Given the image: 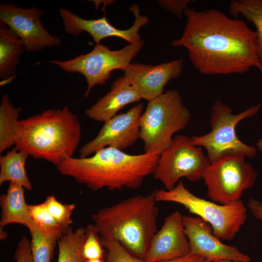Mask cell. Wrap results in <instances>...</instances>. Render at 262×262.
Here are the masks:
<instances>
[{"mask_svg":"<svg viewBox=\"0 0 262 262\" xmlns=\"http://www.w3.org/2000/svg\"><path fill=\"white\" fill-rule=\"evenodd\" d=\"M181 36L172 42L183 47L192 65L204 75L243 74L255 67L262 73L256 34L243 20L215 9L187 8Z\"/></svg>","mask_w":262,"mask_h":262,"instance_id":"1","label":"cell"},{"mask_svg":"<svg viewBox=\"0 0 262 262\" xmlns=\"http://www.w3.org/2000/svg\"><path fill=\"white\" fill-rule=\"evenodd\" d=\"M159 156L156 153L131 155L108 147L91 157H68L56 168L62 175L71 177L95 191L103 188L136 189L146 177L153 174Z\"/></svg>","mask_w":262,"mask_h":262,"instance_id":"2","label":"cell"},{"mask_svg":"<svg viewBox=\"0 0 262 262\" xmlns=\"http://www.w3.org/2000/svg\"><path fill=\"white\" fill-rule=\"evenodd\" d=\"M77 115L65 106L19 120L15 147L56 166L73 157L81 139Z\"/></svg>","mask_w":262,"mask_h":262,"instance_id":"3","label":"cell"},{"mask_svg":"<svg viewBox=\"0 0 262 262\" xmlns=\"http://www.w3.org/2000/svg\"><path fill=\"white\" fill-rule=\"evenodd\" d=\"M156 203L153 192L129 197L93 214V224L101 237L116 240L133 255L144 260L157 231Z\"/></svg>","mask_w":262,"mask_h":262,"instance_id":"4","label":"cell"},{"mask_svg":"<svg viewBox=\"0 0 262 262\" xmlns=\"http://www.w3.org/2000/svg\"><path fill=\"white\" fill-rule=\"evenodd\" d=\"M261 108L258 104L237 114L230 107L217 99L211 107V131L205 134L190 137L195 146L204 147L210 164L229 157L253 158L257 148L246 145L238 137L236 128L242 120L256 115Z\"/></svg>","mask_w":262,"mask_h":262,"instance_id":"5","label":"cell"},{"mask_svg":"<svg viewBox=\"0 0 262 262\" xmlns=\"http://www.w3.org/2000/svg\"><path fill=\"white\" fill-rule=\"evenodd\" d=\"M191 118L177 90H167L148 101L140 118V138L145 153L160 155L171 143L173 135L184 129Z\"/></svg>","mask_w":262,"mask_h":262,"instance_id":"6","label":"cell"},{"mask_svg":"<svg viewBox=\"0 0 262 262\" xmlns=\"http://www.w3.org/2000/svg\"><path fill=\"white\" fill-rule=\"evenodd\" d=\"M158 202H171L184 207L208 223L213 234L221 240H232L246 220L247 208L241 200L226 205L196 196L179 181L171 190L153 191Z\"/></svg>","mask_w":262,"mask_h":262,"instance_id":"7","label":"cell"},{"mask_svg":"<svg viewBox=\"0 0 262 262\" xmlns=\"http://www.w3.org/2000/svg\"><path fill=\"white\" fill-rule=\"evenodd\" d=\"M144 43L143 41L130 43L115 50L100 43L96 44L93 49L86 54L71 59L51 60L49 62L65 72L78 73L84 76L87 86L84 97L87 98L95 85H104L111 78L113 70L124 71L127 68L142 49Z\"/></svg>","mask_w":262,"mask_h":262,"instance_id":"8","label":"cell"},{"mask_svg":"<svg viewBox=\"0 0 262 262\" xmlns=\"http://www.w3.org/2000/svg\"><path fill=\"white\" fill-rule=\"evenodd\" d=\"M210 164L201 147L194 145L186 135H178L160 154L153 175L170 190L182 178L199 180Z\"/></svg>","mask_w":262,"mask_h":262,"instance_id":"9","label":"cell"},{"mask_svg":"<svg viewBox=\"0 0 262 262\" xmlns=\"http://www.w3.org/2000/svg\"><path fill=\"white\" fill-rule=\"evenodd\" d=\"M257 173L241 157H229L210 164L202 179L213 201L226 205L241 200L244 191L255 183Z\"/></svg>","mask_w":262,"mask_h":262,"instance_id":"10","label":"cell"},{"mask_svg":"<svg viewBox=\"0 0 262 262\" xmlns=\"http://www.w3.org/2000/svg\"><path fill=\"white\" fill-rule=\"evenodd\" d=\"M45 12L36 7H19L13 3L0 5V24L6 25L22 41L25 50L34 52L44 49L59 46L62 39L49 33L41 18Z\"/></svg>","mask_w":262,"mask_h":262,"instance_id":"11","label":"cell"},{"mask_svg":"<svg viewBox=\"0 0 262 262\" xmlns=\"http://www.w3.org/2000/svg\"><path fill=\"white\" fill-rule=\"evenodd\" d=\"M143 109V104L138 103L127 112L116 115L104 122L97 136L80 148L79 157H88L106 147L122 150L131 147L140 138Z\"/></svg>","mask_w":262,"mask_h":262,"instance_id":"12","label":"cell"},{"mask_svg":"<svg viewBox=\"0 0 262 262\" xmlns=\"http://www.w3.org/2000/svg\"><path fill=\"white\" fill-rule=\"evenodd\" d=\"M133 15V24L129 29H119L112 25L105 16L98 19H86L79 16L70 10L61 8L60 15L62 19L64 30L67 34L77 35L83 32L88 33L96 44L108 37H116L128 41L129 44L136 43L141 40L140 29L149 22V18L140 13L138 5L133 4L129 9Z\"/></svg>","mask_w":262,"mask_h":262,"instance_id":"13","label":"cell"},{"mask_svg":"<svg viewBox=\"0 0 262 262\" xmlns=\"http://www.w3.org/2000/svg\"><path fill=\"white\" fill-rule=\"evenodd\" d=\"M182 224L188 238L190 252L205 258L234 262H249L250 258L237 247L226 245L213 233L211 226L198 216H182Z\"/></svg>","mask_w":262,"mask_h":262,"instance_id":"14","label":"cell"},{"mask_svg":"<svg viewBox=\"0 0 262 262\" xmlns=\"http://www.w3.org/2000/svg\"><path fill=\"white\" fill-rule=\"evenodd\" d=\"M183 66L182 58L156 66L132 63L123 71L124 76L142 98L149 101L164 93L165 85L180 75Z\"/></svg>","mask_w":262,"mask_h":262,"instance_id":"15","label":"cell"},{"mask_svg":"<svg viewBox=\"0 0 262 262\" xmlns=\"http://www.w3.org/2000/svg\"><path fill=\"white\" fill-rule=\"evenodd\" d=\"M190 252L182 216L179 211L167 216L161 228L153 236L145 260L161 262L178 258Z\"/></svg>","mask_w":262,"mask_h":262,"instance_id":"16","label":"cell"},{"mask_svg":"<svg viewBox=\"0 0 262 262\" xmlns=\"http://www.w3.org/2000/svg\"><path fill=\"white\" fill-rule=\"evenodd\" d=\"M141 99L138 91L123 76L115 80L110 90L86 110L85 114L92 120L104 122L126 105Z\"/></svg>","mask_w":262,"mask_h":262,"instance_id":"17","label":"cell"},{"mask_svg":"<svg viewBox=\"0 0 262 262\" xmlns=\"http://www.w3.org/2000/svg\"><path fill=\"white\" fill-rule=\"evenodd\" d=\"M24 189L16 183L9 182L6 193L1 195V227L13 223L27 227L32 222L29 205L27 204L24 196Z\"/></svg>","mask_w":262,"mask_h":262,"instance_id":"18","label":"cell"},{"mask_svg":"<svg viewBox=\"0 0 262 262\" xmlns=\"http://www.w3.org/2000/svg\"><path fill=\"white\" fill-rule=\"evenodd\" d=\"M24 50L20 39L6 25L0 24V78L2 82L14 78Z\"/></svg>","mask_w":262,"mask_h":262,"instance_id":"19","label":"cell"},{"mask_svg":"<svg viewBox=\"0 0 262 262\" xmlns=\"http://www.w3.org/2000/svg\"><path fill=\"white\" fill-rule=\"evenodd\" d=\"M29 155L16 147L0 157V185L6 181L16 183L27 190L32 185L26 170V160Z\"/></svg>","mask_w":262,"mask_h":262,"instance_id":"20","label":"cell"},{"mask_svg":"<svg viewBox=\"0 0 262 262\" xmlns=\"http://www.w3.org/2000/svg\"><path fill=\"white\" fill-rule=\"evenodd\" d=\"M20 107H16L5 94L0 99V153L14 145L21 112Z\"/></svg>","mask_w":262,"mask_h":262,"instance_id":"21","label":"cell"},{"mask_svg":"<svg viewBox=\"0 0 262 262\" xmlns=\"http://www.w3.org/2000/svg\"><path fill=\"white\" fill-rule=\"evenodd\" d=\"M229 12L234 18L241 16L255 26L257 53L262 64V0H231Z\"/></svg>","mask_w":262,"mask_h":262,"instance_id":"22","label":"cell"},{"mask_svg":"<svg viewBox=\"0 0 262 262\" xmlns=\"http://www.w3.org/2000/svg\"><path fill=\"white\" fill-rule=\"evenodd\" d=\"M27 228L31 236L30 242L33 262H50L56 243L64 233L43 231L33 220Z\"/></svg>","mask_w":262,"mask_h":262,"instance_id":"23","label":"cell"},{"mask_svg":"<svg viewBox=\"0 0 262 262\" xmlns=\"http://www.w3.org/2000/svg\"><path fill=\"white\" fill-rule=\"evenodd\" d=\"M85 237V228H79L73 230L70 227L58 240L57 262H82Z\"/></svg>","mask_w":262,"mask_h":262,"instance_id":"24","label":"cell"},{"mask_svg":"<svg viewBox=\"0 0 262 262\" xmlns=\"http://www.w3.org/2000/svg\"><path fill=\"white\" fill-rule=\"evenodd\" d=\"M32 219L34 224L41 230L48 232L65 233L68 229L61 226L49 213L44 202L29 205Z\"/></svg>","mask_w":262,"mask_h":262,"instance_id":"25","label":"cell"},{"mask_svg":"<svg viewBox=\"0 0 262 262\" xmlns=\"http://www.w3.org/2000/svg\"><path fill=\"white\" fill-rule=\"evenodd\" d=\"M44 202L49 213L61 226L66 229L70 227L73 223L71 216L76 207L74 204H63L53 195L48 196Z\"/></svg>","mask_w":262,"mask_h":262,"instance_id":"26","label":"cell"},{"mask_svg":"<svg viewBox=\"0 0 262 262\" xmlns=\"http://www.w3.org/2000/svg\"><path fill=\"white\" fill-rule=\"evenodd\" d=\"M101 245L106 250V262H148L131 254L119 242L101 237Z\"/></svg>","mask_w":262,"mask_h":262,"instance_id":"27","label":"cell"},{"mask_svg":"<svg viewBox=\"0 0 262 262\" xmlns=\"http://www.w3.org/2000/svg\"><path fill=\"white\" fill-rule=\"evenodd\" d=\"M85 229L86 237L82 254L83 260L103 259L104 250L95 226L94 224H89Z\"/></svg>","mask_w":262,"mask_h":262,"instance_id":"28","label":"cell"},{"mask_svg":"<svg viewBox=\"0 0 262 262\" xmlns=\"http://www.w3.org/2000/svg\"><path fill=\"white\" fill-rule=\"evenodd\" d=\"M159 5L167 11L172 13L178 18H180L184 11L188 7L190 0H159Z\"/></svg>","mask_w":262,"mask_h":262,"instance_id":"29","label":"cell"},{"mask_svg":"<svg viewBox=\"0 0 262 262\" xmlns=\"http://www.w3.org/2000/svg\"><path fill=\"white\" fill-rule=\"evenodd\" d=\"M16 262H33L31 242L23 236L17 245L14 257Z\"/></svg>","mask_w":262,"mask_h":262,"instance_id":"30","label":"cell"},{"mask_svg":"<svg viewBox=\"0 0 262 262\" xmlns=\"http://www.w3.org/2000/svg\"><path fill=\"white\" fill-rule=\"evenodd\" d=\"M247 205L253 215L256 219L262 221V203L250 197Z\"/></svg>","mask_w":262,"mask_h":262,"instance_id":"31","label":"cell"},{"mask_svg":"<svg viewBox=\"0 0 262 262\" xmlns=\"http://www.w3.org/2000/svg\"><path fill=\"white\" fill-rule=\"evenodd\" d=\"M161 262H208V261L200 255L190 252L182 257Z\"/></svg>","mask_w":262,"mask_h":262,"instance_id":"32","label":"cell"},{"mask_svg":"<svg viewBox=\"0 0 262 262\" xmlns=\"http://www.w3.org/2000/svg\"><path fill=\"white\" fill-rule=\"evenodd\" d=\"M256 145L257 148L262 152V137L257 140Z\"/></svg>","mask_w":262,"mask_h":262,"instance_id":"33","label":"cell"},{"mask_svg":"<svg viewBox=\"0 0 262 262\" xmlns=\"http://www.w3.org/2000/svg\"><path fill=\"white\" fill-rule=\"evenodd\" d=\"M82 262H106L103 259L94 260H83Z\"/></svg>","mask_w":262,"mask_h":262,"instance_id":"34","label":"cell"},{"mask_svg":"<svg viewBox=\"0 0 262 262\" xmlns=\"http://www.w3.org/2000/svg\"><path fill=\"white\" fill-rule=\"evenodd\" d=\"M213 262H234L229 260H215L213 261ZM249 262H251L250 261Z\"/></svg>","mask_w":262,"mask_h":262,"instance_id":"35","label":"cell"},{"mask_svg":"<svg viewBox=\"0 0 262 262\" xmlns=\"http://www.w3.org/2000/svg\"><path fill=\"white\" fill-rule=\"evenodd\" d=\"M212 262V261H210V262Z\"/></svg>","mask_w":262,"mask_h":262,"instance_id":"36","label":"cell"}]
</instances>
